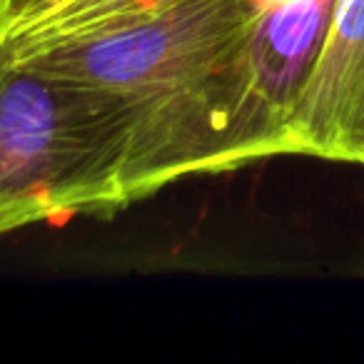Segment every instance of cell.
Listing matches in <instances>:
<instances>
[{
    "mask_svg": "<svg viewBox=\"0 0 364 364\" xmlns=\"http://www.w3.org/2000/svg\"><path fill=\"white\" fill-rule=\"evenodd\" d=\"M259 16L252 0H175L130 26L0 65L127 97L135 110L127 190L137 203L185 177L274 157L245 77Z\"/></svg>",
    "mask_w": 364,
    "mask_h": 364,
    "instance_id": "cell-1",
    "label": "cell"
},
{
    "mask_svg": "<svg viewBox=\"0 0 364 364\" xmlns=\"http://www.w3.org/2000/svg\"><path fill=\"white\" fill-rule=\"evenodd\" d=\"M132 130L135 110L120 92L0 65V232L132 205Z\"/></svg>",
    "mask_w": 364,
    "mask_h": 364,
    "instance_id": "cell-2",
    "label": "cell"
},
{
    "mask_svg": "<svg viewBox=\"0 0 364 364\" xmlns=\"http://www.w3.org/2000/svg\"><path fill=\"white\" fill-rule=\"evenodd\" d=\"M287 142L289 155L364 165V0H334Z\"/></svg>",
    "mask_w": 364,
    "mask_h": 364,
    "instance_id": "cell-3",
    "label": "cell"
},
{
    "mask_svg": "<svg viewBox=\"0 0 364 364\" xmlns=\"http://www.w3.org/2000/svg\"><path fill=\"white\" fill-rule=\"evenodd\" d=\"M175 0H55L0 33V63L130 26Z\"/></svg>",
    "mask_w": 364,
    "mask_h": 364,
    "instance_id": "cell-4",
    "label": "cell"
},
{
    "mask_svg": "<svg viewBox=\"0 0 364 364\" xmlns=\"http://www.w3.org/2000/svg\"><path fill=\"white\" fill-rule=\"evenodd\" d=\"M50 3H55V0H0V33L26 21L28 16L50 6Z\"/></svg>",
    "mask_w": 364,
    "mask_h": 364,
    "instance_id": "cell-5",
    "label": "cell"
},
{
    "mask_svg": "<svg viewBox=\"0 0 364 364\" xmlns=\"http://www.w3.org/2000/svg\"><path fill=\"white\" fill-rule=\"evenodd\" d=\"M255 8L259 11H272V8H279V6H287V3H294V0H252Z\"/></svg>",
    "mask_w": 364,
    "mask_h": 364,
    "instance_id": "cell-6",
    "label": "cell"
}]
</instances>
